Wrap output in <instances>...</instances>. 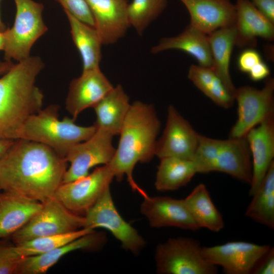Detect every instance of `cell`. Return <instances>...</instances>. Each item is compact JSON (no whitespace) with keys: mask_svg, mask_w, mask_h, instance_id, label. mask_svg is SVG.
Wrapping results in <instances>:
<instances>
[{"mask_svg":"<svg viewBox=\"0 0 274 274\" xmlns=\"http://www.w3.org/2000/svg\"><path fill=\"white\" fill-rule=\"evenodd\" d=\"M67 163L47 146L15 140L0 157V190L43 203L62 184Z\"/></svg>","mask_w":274,"mask_h":274,"instance_id":"cell-1","label":"cell"},{"mask_svg":"<svg viewBox=\"0 0 274 274\" xmlns=\"http://www.w3.org/2000/svg\"><path fill=\"white\" fill-rule=\"evenodd\" d=\"M44 67L40 57L30 56L0 78V139L18 140L25 121L42 108L44 95L36 81Z\"/></svg>","mask_w":274,"mask_h":274,"instance_id":"cell-2","label":"cell"},{"mask_svg":"<svg viewBox=\"0 0 274 274\" xmlns=\"http://www.w3.org/2000/svg\"><path fill=\"white\" fill-rule=\"evenodd\" d=\"M160 128V122L153 106L134 101L123 123L118 147L108 164L118 181L126 176L132 190L143 197L148 194L134 181L133 171L138 163L149 162L155 155Z\"/></svg>","mask_w":274,"mask_h":274,"instance_id":"cell-3","label":"cell"},{"mask_svg":"<svg viewBox=\"0 0 274 274\" xmlns=\"http://www.w3.org/2000/svg\"><path fill=\"white\" fill-rule=\"evenodd\" d=\"M59 110L58 105H50L30 116L23 125L18 140L41 143L65 158L72 146L87 140L95 132L94 124L80 126L67 117L60 120Z\"/></svg>","mask_w":274,"mask_h":274,"instance_id":"cell-4","label":"cell"},{"mask_svg":"<svg viewBox=\"0 0 274 274\" xmlns=\"http://www.w3.org/2000/svg\"><path fill=\"white\" fill-rule=\"evenodd\" d=\"M16 13L13 26L4 31V58L18 62L30 57L32 46L48 30L43 21L44 6L33 0H14Z\"/></svg>","mask_w":274,"mask_h":274,"instance_id":"cell-5","label":"cell"},{"mask_svg":"<svg viewBox=\"0 0 274 274\" xmlns=\"http://www.w3.org/2000/svg\"><path fill=\"white\" fill-rule=\"evenodd\" d=\"M202 247L188 237L170 238L155 249L156 271L160 274H216L217 266L204 257Z\"/></svg>","mask_w":274,"mask_h":274,"instance_id":"cell-6","label":"cell"},{"mask_svg":"<svg viewBox=\"0 0 274 274\" xmlns=\"http://www.w3.org/2000/svg\"><path fill=\"white\" fill-rule=\"evenodd\" d=\"M85 218L66 209L55 196L42 203L40 211L11 235L14 244L33 238L60 235L84 227Z\"/></svg>","mask_w":274,"mask_h":274,"instance_id":"cell-7","label":"cell"},{"mask_svg":"<svg viewBox=\"0 0 274 274\" xmlns=\"http://www.w3.org/2000/svg\"><path fill=\"white\" fill-rule=\"evenodd\" d=\"M85 214V228L93 230L103 228L109 230L124 249L134 254H138L145 247V239L122 217L117 210L110 187Z\"/></svg>","mask_w":274,"mask_h":274,"instance_id":"cell-8","label":"cell"},{"mask_svg":"<svg viewBox=\"0 0 274 274\" xmlns=\"http://www.w3.org/2000/svg\"><path fill=\"white\" fill-rule=\"evenodd\" d=\"M274 80H266L260 89L249 86L236 88L234 99L237 104V118L229 138H242L253 127L274 112Z\"/></svg>","mask_w":274,"mask_h":274,"instance_id":"cell-9","label":"cell"},{"mask_svg":"<svg viewBox=\"0 0 274 274\" xmlns=\"http://www.w3.org/2000/svg\"><path fill=\"white\" fill-rule=\"evenodd\" d=\"M114 178L109 165H102L85 177L62 183L55 197L70 211L77 214H85L110 187Z\"/></svg>","mask_w":274,"mask_h":274,"instance_id":"cell-10","label":"cell"},{"mask_svg":"<svg viewBox=\"0 0 274 274\" xmlns=\"http://www.w3.org/2000/svg\"><path fill=\"white\" fill-rule=\"evenodd\" d=\"M113 136L107 131L96 128L89 139L72 146L65 156L70 165L64 174L62 183L87 176L94 166L109 164L116 150L112 143Z\"/></svg>","mask_w":274,"mask_h":274,"instance_id":"cell-11","label":"cell"},{"mask_svg":"<svg viewBox=\"0 0 274 274\" xmlns=\"http://www.w3.org/2000/svg\"><path fill=\"white\" fill-rule=\"evenodd\" d=\"M270 246L244 241H232L211 247H202L208 261L220 266L226 274H250Z\"/></svg>","mask_w":274,"mask_h":274,"instance_id":"cell-12","label":"cell"},{"mask_svg":"<svg viewBox=\"0 0 274 274\" xmlns=\"http://www.w3.org/2000/svg\"><path fill=\"white\" fill-rule=\"evenodd\" d=\"M200 135L173 106L169 105L165 127L156 142L155 155L159 159L175 157L192 160Z\"/></svg>","mask_w":274,"mask_h":274,"instance_id":"cell-13","label":"cell"},{"mask_svg":"<svg viewBox=\"0 0 274 274\" xmlns=\"http://www.w3.org/2000/svg\"><path fill=\"white\" fill-rule=\"evenodd\" d=\"M143 198L140 211L151 227H176L192 231L199 229L184 199L148 195Z\"/></svg>","mask_w":274,"mask_h":274,"instance_id":"cell-14","label":"cell"},{"mask_svg":"<svg viewBox=\"0 0 274 274\" xmlns=\"http://www.w3.org/2000/svg\"><path fill=\"white\" fill-rule=\"evenodd\" d=\"M250 151L252 174L249 195L252 196L274 162V112L246 134Z\"/></svg>","mask_w":274,"mask_h":274,"instance_id":"cell-15","label":"cell"},{"mask_svg":"<svg viewBox=\"0 0 274 274\" xmlns=\"http://www.w3.org/2000/svg\"><path fill=\"white\" fill-rule=\"evenodd\" d=\"M113 87L100 68L83 71L70 84L65 109L75 120L82 112L93 108Z\"/></svg>","mask_w":274,"mask_h":274,"instance_id":"cell-16","label":"cell"},{"mask_svg":"<svg viewBox=\"0 0 274 274\" xmlns=\"http://www.w3.org/2000/svg\"><path fill=\"white\" fill-rule=\"evenodd\" d=\"M102 44L117 42L130 26L127 17V0H86Z\"/></svg>","mask_w":274,"mask_h":274,"instance_id":"cell-17","label":"cell"},{"mask_svg":"<svg viewBox=\"0 0 274 274\" xmlns=\"http://www.w3.org/2000/svg\"><path fill=\"white\" fill-rule=\"evenodd\" d=\"M188 10L190 25L207 35L234 25L236 8L229 0H180Z\"/></svg>","mask_w":274,"mask_h":274,"instance_id":"cell-18","label":"cell"},{"mask_svg":"<svg viewBox=\"0 0 274 274\" xmlns=\"http://www.w3.org/2000/svg\"><path fill=\"white\" fill-rule=\"evenodd\" d=\"M235 46L239 48H254L257 38L272 41L274 25L254 6L250 0H236Z\"/></svg>","mask_w":274,"mask_h":274,"instance_id":"cell-19","label":"cell"},{"mask_svg":"<svg viewBox=\"0 0 274 274\" xmlns=\"http://www.w3.org/2000/svg\"><path fill=\"white\" fill-rule=\"evenodd\" d=\"M221 172L250 184L252 179V159L246 138L220 140L212 172Z\"/></svg>","mask_w":274,"mask_h":274,"instance_id":"cell-20","label":"cell"},{"mask_svg":"<svg viewBox=\"0 0 274 274\" xmlns=\"http://www.w3.org/2000/svg\"><path fill=\"white\" fill-rule=\"evenodd\" d=\"M105 235L93 231L43 254L22 258L17 274H43L63 256L73 251L99 247L104 243Z\"/></svg>","mask_w":274,"mask_h":274,"instance_id":"cell-21","label":"cell"},{"mask_svg":"<svg viewBox=\"0 0 274 274\" xmlns=\"http://www.w3.org/2000/svg\"><path fill=\"white\" fill-rule=\"evenodd\" d=\"M42 203L0 191V239L11 236L41 209Z\"/></svg>","mask_w":274,"mask_h":274,"instance_id":"cell-22","label":"cell"},{"mask_svg":"<svg viewBox=\"0 0 274 274\" xmlns=\"http://www.w3.org/2000/svg\"><path fill=\"white\" fill-rule=\"evenodd\" d=\"M170 49L188 53L198 61L199 65L213 67L208 35L190 25L177 36L161 39L152 48L151 52L157 54Z\"/></svg>","mask_w":274,"mask_h":274,"instance_id":"cell-23","label":"cell"},{"mask_svg":"<svg viewBox=\"0 0 274 274\" xmlns=\"http://www.w3.org/2000/svg\"><path fill=\"white\" fill-rule=\"evenodd\" d=\"M130 106L122 86L114 87L93 107L96 117L95 126L114 136L119 134Z\"/></svg>","mask_w":274,"mask_h":274,"instance_id":"cell-24","label":"cell"},{"mask_svg":"<svg viewBox=\"0 0 274 274\" xmlns=\"http://www.w3.org/2000/svg\"><path fill=\"white\" fill-rule=\"evenodd\" d=\"M208 37L213 60L212 68L233 97L236 88L232 82L229 66L235 46V26L218 29L208 35Z\"/></svg>","mask_w":274,"mask_h":274,"instance_id":"cell-25","label":"cell"},{"mask_svg":"<svg viewBox=\"0 0 274 274\" xmlns=\"http://www.w3.org/2000/svg\"><path fill=\"white\" fill-rule=\"evenodd\" d=\"M65 13L72 39L82 58L83 71L99 68L102 42L98 31L94 27Z\"/></svg>","mask_w":274,"mask_h":274,"instance_id":"cell-26","label":"cell"},{"mask_svg":"<svg viewBox=\"0 0 274 274\" xmlns=\"http://www.w3.org/2000/svg\"><path fill=\"white\" fill-rule=\"evenodd\" d=\"M194 220L200 228L218 232L224 227L222 214L215 206L206 186L200 183L184 199Z\"/></svg>","mask_w":274,"mask_h":274,"instance_id":"cell-27","label":"cell"},{"mask_svg":"<svg viewBox=\"0 0 274 274\" xmlns=\"http://www.w3.org/2000/svg\"><path fill=\"white\" fill-rule=\"evenodd\" d=\"M160 160L155 181L158 191L177 190L186 185L197 174L192 160L175 157Z\"/></svg>","mask_w":274,"mask_h":274,"instance_id":"cell-28","label":"cell"},{"mask_svg":"<svg viewBox=\"0 0 274 274\" xmlns=\"http://www.w3.org/2000/svg\"><path fill=\"white\" fill-rule=\"evenodd\" d=\"M245 216L271 229H274V162L261 185L252 196Z\"/></svg>","mask_w":274,"mask_h":274,"instance_id":"cell-29","label":"cell"},{"mask_svg":"<svg viewBox=\"0 0 274 274\" xmlns=\"http://www.w3.org/2000/svg\"><path fill=\"white\" fill-rule=\"evenodd\" d=\"M188 78L217 105L228 109L233 105V97L212 67L191 65L188 71Z\"/></svg>","mask_w":274,"mask_h":274,"instance_id":"cell-30","label":"cell"},{"mask_svg":"<svg viewBox=\"0 0 274 274\" xmlns=\"http://www.w3.org/2000/svg\"><path fill=\"white\" fill-rule=\"evenodd\" d=\"M94 231L84 227L67 233L39 237L13 244L12 249L15 256L18 259H22L43 254Z\"/></svg>","mask_w":274,"mask_h":274,"instance_id":"cell-31","label":"cell"},{"mask_svg":"<svg viewBox=\"0 0 274 274\" xmlns=\"http://www.w3.org/2000/svg\"><path fill=\"white\" fill-rule=\"evenodd\" d=\"M167 0H132L127 7V17L130 26L142 35L151 22L162 13Z\"/></svg>","mask_w":274,"mask_h":274,"instance_id":"cell-32","label":"cell"},{"mask_svg":"<svg viewBox=\"0 0 274 274\" xmlns=\"http://www.w3.org/2000/svg\"><path fill=\"white\" fill-rule=\"evenodd\" d=\"M68 13L79 20L94 27V20L86 0H56Z\"/></svg>","mask_w":274,"mask_h":274,"instance_id":"cell-33","label":"cell"},{"mask_svg":"<svg viewBox=\"0 0 274 274\" xmlns=\"http://www.w3.org/2000/svg\"><path fill=\"white\" fill-rule=\"evenodd\" d=\"M0 239V274H17L21 259L16 258L12 250V244Z\"/></svg>","mask_w":274,"mask_h":274,"instance_id":"cell-34","label":"cell"},{"mask_svg":"<svg viewBox=\"0 0 274 274\" xmlns=\"http://www.w3.org/2000/svg\"><path fill=\"white\" fill-rule=\"evenodd\" d=\"M262 60V57L257 50L254 48H247L239 54L237 65L241 72L248 74L253 66Z\"/></svg>","mask_w":274,"mask_h":274,"instance_id":"cell-35","label":"cell"},{"mask_svg":"<svg viewBox=\"0 0 274 274\" xmlns=\"http://www.w3.org/2000/svg\"><path fill=\"white\" fill-rule=\"evenodd\" d=\"M253 274L274 273V248L270 247L255 267Z\"/></svg>","mask_w":274,"mask_h":274,"instance_id":"cell-36","label":"cell"},{"mask_svg":"<svg viewBox=\"0 0 274 274\" xmlns=\"http://www.w3.org/2000/svg\"><path fill=\"white\" fill-rule=\"evenodd\" d=\"M257 9L274 23V0H250Z\"/></svg>","mask_w":274,"mask_h":274,"instance_id":"cell-37","label":"cell"},{"mask_svg":"<svg viewBox=\"0 0 274 274\" xmlns=\"http://www.w3.org/2000/svg\"><path fill=\"white\" fill-rule=\"evenodd\" d=\"M248 74L251 80L259 81L269 76L270 70L267 64L262 60L253 66Z\"/></svg>","mask_w":274,"mask_h":274,"instance_id":"cell-38","label":"cell"},{"mask_svg":"<svg viewBox=\"0 0 274 274\" xmlns=\"http://www.w3.org/2000/svg\"><path fill=\"white\" fill-rule=\"evenodd\" d=\"M15 140L0 139V157L11 147Z\"/></svg>","mask_w":274,"mask_h":274,"instance_id":"cell-39","label":"cell"},{"mask_svg":"<svg viewBox=\"0 0 274 274\" xmlns=\"http://www.w3.org/2000/svg\"><path fill=\"white\" fill-rule=\"evenodd\" d=\"M13 65L14 63H13L12 61H0V75H4L6 73Z\"/></svg>","mask_w":274,"mask_h":274,"instance_id":"cell-40","label":"cell"},{"mask_svg":"<svg viewBox=\"0 0 274 274\" xmlns=\"http://www.w3.org/2000/svg\"><path fill=\"white\" fill-rule=\"evenodd\" d=\"M5 46V37L4 31H0V50H3Z\"/></svg>","mask_w":274,"mask_h":274,"instance_id":"cell-41","label":"cell"},{"mask_svg":"<svg viewBox=\"0 0 274 274\" xmlns=\"http://www.w3.org/2000/svg\"><path fill=\"white\" fill-rule=\"evenodd\" d=\"M6 29V26H5V24H4V23L3 22L2 20L1 15H0V31H4Z\"/></svg>","mask_w":274,"mask_h":274,"instance_id":"cell-42","label":"cell"},{"mask_svg":"<svg viewBox=\"0 0 274 274\" xmlns=\"http://www.w3.org/2000/svg\"><path fill=\"white\" fill-rule=\"evenodd\" d=\"M1 191V190H0Z\"/></svg>","mask_w":274,"mask_h":274,"instance_id":"cell-43","label":"cell"}]
</instances>
